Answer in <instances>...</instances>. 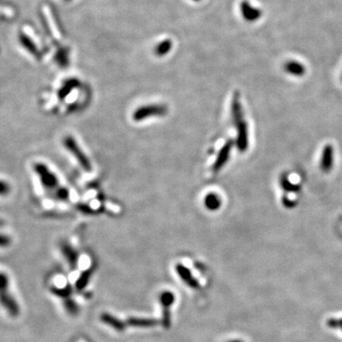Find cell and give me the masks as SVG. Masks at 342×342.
<instances>
[{"mask_svg": "<svg viewBox=\"0 0 342 342\" xmlns=\"http://www.w3.org/2000/svg\"><path fill=\"white\" fill-rule=\"evenodd\" d=\"M231 115L237 130L236 146L240 151H245L248 147V128L243 112L239 95L235 93L231 104Z\"/></svg>", "mask_w": 342, "mask_h": 342, "instance_id": "obj_1", "label": "cell"}, {"mask_svg": "<svg viewBox=\"0 0 342 342\" xmlns=\"http://www.w3.org/2000/svg\"><path fill=\"white\" fill-rule=\"evenodd\" d=\"M63 146L67 149L71 156L77 161L79 166H81L86 171H91L92 166L90 164V161L88 156L84 153V151L79 147L78 143L76 140L70 135H67L63 140Z\"/></svg>", "mask_w": 342, "mask_h": 342, "instance_id": "obj_2", "label": "cell"}, {"mask_svg": "<svg viewBox=\"0 0 342 342\" xmlns=\"http://www.w3.org/2000/svg\"><path fill=\"white\" fill-rule=\"evenodd\" d=\"M33 170L36 176L39 178L40 184L44 188L50 191H54L58 188V178L47 165L43 163H36L33 166Z\"/></svg>", "mask_w": 342, "mask_h": 342, "instance_id": "obj_3", "label": "cell"}, {"mask_svg": "<svg viewBox=\"0 0 342 342\" xmlns=\"http://www.w3.org/2000/svg\"><path fill=\"white\" fill-rule=\"evenodd\" d=\"M167 113V108L165 105L160 104H150L142 106L134 110L132 119L135 122H142L149 118L163 117Z\"/></svg>", "mask_w": 342, "mask_h": 342, "instance_id": "obj_4", "label": "cell"}, {"mask_svg": "<svg viewBox=\"0 0 342 342\" xmlns=\"http://www.w3.org/2000/svg\"><path fill=\"white\" fill-rule=\"evenodd\" d=\"M9 280L5 274L0 273V303L10 315L15 317L19 314V307L16 302L8 293Z\"/></svg>", "mask_w": 342, "mask_h": 342, "instance_id": "obj_5", "label": "cell"}, {"mask_svg": "<svg viewBox=\"0 0 342 342\" xmlns=\"http://www.w3.org/2000/svg\"><path fill=\"white\" fill-rule=\"evenodd\" d=\"M233 145H234L233 142L231 140H229L220 149L218 155L216 157L215 163L213 164V166H212V169L215 172L220 171L224 167L225 164L227 163L229 156H230V153H231Z\"/></svg>", "mask_w": 342, "mask_h": 342, "instance_id": "obj_6", "label": "cell"}, {"mask_svg": "<svg viewBox=\"0 0 342 342\" xmlns=\"http://www.w3.org/2000/svg\"><path fill=\"white\" fill-rule=\"evenodd\" d=\"M205 208L209 211H216L222 206V199L220 196L213 192L206 194L204 200Z\"/></svg>", "mask_w": 342, "mask_h": 342, "instance_id": "obj_7", "label": "cell"}, {"mask_svg": "<svg viewBox=\"0 0 342 342\" xmlns=\"http://www.w3.org/2000/svg\"><path fill=\"white\" fill-rule=\"evenodd\" d=\"M61 248H62V253L66 258V260H67L69 265L71 267H75V265L77 264V262H78V255L76 253V251L70 245H67V244H63L61 245Z\"/></svg>", "mask_w": 342, "mask_h": 342, "instance_id": "obj_8", "label": "cell"}, {"mask_svg": "<svg viewBox=\"0 0 342 342\" xmlns=\"http://www.w3.org/2000/svg\"><path fill=\"white\" fill-rule=\"evenodd\" d=\"M333 166V148L331 146H327L323 150V159H322V169L325 172L330 171Z\"/></svg>", "mask_w": 342, "mask_h": 342, "instance_id": "obj_9", "label": "cell"}, {"mask_svg": "<svg viewBox=\"0 0 342 342\" xmlns=\"http://www.w3.org/2000/svg\"><path fill=\"white\" fill-rule=\"evenodd\" d=\"M11 191L10 184L2 179H0V197H6L9 195Z\"/></svg>", "mask_w": 342, "mask_h": 342, "instance_id": "obj_10", "label": "cell"}, {"mask_svg": "<svg viewBox=\"0 0 342 342\" xmlns=\"http://www.w3.org/2000/svg\"><path fill=\"white\" fill-rule=\"evenodd\" d=\"M54 192H55V198H57L58 200H61V201L68 200L69 193L67 188L58 187L56 190H54Z\"/></svg>", "mask_w": 342, "mask_h": 342, "instance_id": "obj_11", "label": "cell"}, {"mask_svg": "<svg viewBox=\"0 0 342 342\" xmlns=\"http://www.w3.org/2000/svg\"><path fill=\"white\" fill-rule=\"evenodd\" d=\"M52 292H54L59 297H68V296H69V294H70V288L69 287L64 288V289H56V288H54L52 290Z\"/></svg>", "mask_w": 342, "mask_h": 342, "instance_id": "obj_12", "label": "cell"}, {"mask_svg": "<svg viewBox=\"0 0 342 342\" xmlns=\"http://www.w3.org/2000/svg\"><path fill=\"white\" fill-rule=\"evenodd\" d=\"M10 244V239L6 235L0 234V247H7Z\"/></svg>", "mask_w": 342, "mask_h": 342, "instance_id": "obj_13", "label": "cell"}, {"mask_svg": "<svg viewBox=\"0 0 342 342\" xmlns=\"http://www.w3.org/2000/svg\"><path fill=\"white\" fill-rule=\"evenodd\" d=\"M65 305H66V307H67V309H68V311L69 313H76L77 307H76V304L73 303V302H71V301H67V302L65 303Z\"/></svg>", "mask_w": 342, "mask_h": 342, "instance_id": "obj_14", "label": "cell"}, {"mask_svg": "<svg viewBox=\"0 0 342 342\" xmlns=\"http://www.w3.org/2000/svg\"><path fill=\"white\" fill-rule=\"evenodd\" d=\"M240 342V341H232V342Z\"/></svg>", "mask_w": 342, "mask_h": 342, "instance_id": "obj_15", "label": "cell"}]
</instances>
